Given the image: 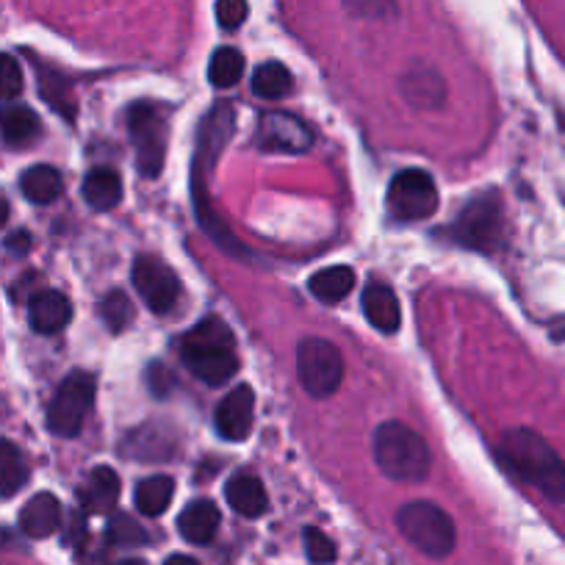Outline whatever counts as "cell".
<instances>
[{
    "mask_svg": "<svg viewBox=\"0 0 565 565\" xmlns=\"http://www.w3.org/2000/svg\"><path fill=\"white\" fill-rule=\"evenodd\" d=\"M502 458L513 475H519L548 502H565V460L541 433L530 427L508 430L502 438Z\"/></svg>",
    "mask_w": 565,
    "mask_h": 565,
    "instance_id": "cell-1",
    "label": "cell"
},
{
    "mask_svg": "<svg viewBox=\"0 0 565 565\" xmlns=\"http://www.w3.org/2000/svg\"><path fill=\"white\" fill-rule=\"evenodd\" d=\"M181 358L194 377L205 385H222L238 372L236 341L222 319L209 317L181 339Z\"/></svg>",
    "mask_w": 565,
    "mask_h": 565,
    "instance_id": "cell-2",
    "label": "cell"
},
{
    "mask_svg": "<svg viewBox=\"0 0 565 565\" xmlns=\"http://www.w3.org/2000/svg\"><path fill=\"white\" fill-rule=\"evenodd\" d=\"M374 463L394 482H422L433 469V452L405 422H383L372 438Z\"/></svg>",
    "mask_w": 565,
    "mask_h": 565,
    "instance_id": "cell-3",
    "label": "cell"
},
{
    "mask_svg": "<svg viewBox=\"0 0 565 565\" xmlns=\"http://www.w3.org/2000/svg\"><path fill=\"white\" fill-rule=\"evenodd\" d=\"M396 526L427 557H449L458 543L452 515L433 502H407L396 513Z\"/></svg>",
    "mask_w": 565,
    "mask_h": 565,
    "instance_id": "cell-4",
    "label": "cell"
},
{
    "mask_svg": "<svg viewBox=\"0 0 565 565\" xmlns=\"http://www.w3.org/2000/svg\"><path fill=\"white\" fill-rule=\"evenodd\" d=\"M128 134L136 148V167L141 178H159L167 159V114L156 103H136L128 111Z\"/></svg>",
    "mask_w": 565,
    "mask_h": 565,
    "instance_id": "cell-5",
    "label": "cell"
},
{
    "mask_svg": "<svg viewBox=\"0 0 565 565\" xmlns=\"http://www.w3.org/2000/svg\"><path fill=\"white\" fill-rule=\"evenodd\" d=\"M455 242L477 253H493L504 238L502 203L497 194H477L466 203L452 225Z\"/></svg>",
    "mask_w": 565,
    "mask_h": 565,
    "instance_id": "cell-6",
    "label": "cell"
},
{
    "mask_svg": "<svg viewBox=\"0 0 565 565\" xmlns=\"http://www.w3.org/2000/svg\"><path fill=\"white\" fill-rule=\"evenodd\" d=\"M297 377L313 399H328L344 380V358L328 339H306L297 347Z\"/></svg>",
    "mask_w": 565,
    "mask_h": 565,
    "instance_id": "cell-7",
    "label": "cell"
},
{
    "mask_svg": "<svg viewBox=\"0 0 565 565\" xmlns=\"http://www.w3.org/2000/svg\"><path fill=\"white\" fill-rule=\"evenodd\" d=\"M95 377L89 372H73L53 396L47 407V427L62 438H75L84 430V422L95 405Z\"/></svg>",
    "mask_w": 565,
    "mask_h": 565,
    "instance_id": "cell-8",
    "label": "cell"
},
{
    "mask_svg": "<svg viewBox=\"0 0 565 565\" xmlns=\"http://www.w3.org/2000/svg\"><path fill=\"white\" fill-rule=\"evenodd\" d=\"M388 211L402 222H418L430 220L438 211V186L430 178V172L424 170H402L388 183Z\"/></svg>",
    "mask_w": 565,
    "mask_h": 565,
    "instance_id": "cell-9",
    "label": "cell"
},
{
    "mask_svg": "<svg viewBox=\"0 0 565 565\" xmlns=\"http://www.w3.org/2000/svg\"><path fill=\"white\" fill-rule=\"evenodd\" d=\"M134 286L153 313H170L181 300V280L159 258L141 255L134 264Z\"/></svg>",
    "mask_w": 565,
    "mask_h": 565,
    "instance_id": "cell-10",
    "label": "cell"
},
{
    "mask_svg": "<svg viewBox=\"0 0 565 565\" xmlns=\"http://www.w3.org/2000/svg\"><path fill=\"white\" fill-rule=\"evenodd\" d=\"M258 141L269 153H306L313 145V134L295 114L266 111L258 122Z\"/></svg>",
    "mask_w": 565,
    "mask_h": 565,
    "instance_id": "cell-11",
    "label": "cell"
},
{
    "mask_svg": "<svg viewBox=\"0 0 565 565\" xmlns=\"http://www.w3.org/2000/svg\"><path fill=\"white\" fill-rule=\"evenodd\" d=\"M255 424V394L249 385H238L216 407V430L225 441H244Z\"/></svg>",
    "mask_w": 565,
    "mask_h": 565,
    "instance_id": "cell-12",
    "label": "cell"
},
{
    "mask_svg": "<svg viewBox=\"0 0 565 565\" xmlns=\"http://www.w3.org/2000/svg\"><path fill=\"white\" fill-rule=\"evenodd\" d=\"M29 319H31V328H34L36 333L42 335L62 333V330L70 324V319H73V306H70V300L62 295V291L56 289L40 291V295L31 297Z\"/></svg>",
    "mask_w": 565,
    "mask_h": 565,
    "instance_id": "cell-13",
    "label": "cell"
},
{
    "mask_svg": "<svg viewBox=\"0 0 565 565\" xmlns=\"http://www.w3.org/2000/svg\"><path fill=\"white\" fill-rule=\"evenodd\" d=\"M361 308H363V317H366L380 333L391 335L399 330L402 324L399 300H396L394 289H388L385 282H369L366 289H363Z\"/></svg>",
    "mask_w": 565,
    "mask_h": 565,
    "instance_id": "cell-14",
    "label": "cell"
},
{
    "mask_svg": "<svg viewBox=\"0 0 565 565\" xmlns=\"http://www.w3.org/2000/svg\"><path fill=\"white\" fill-rule=\"evenodd\" d=\"M399 92L413 108H438L447 95V86L433 67H411L402 75Z\"/></svg>",
    "mask_w": 565,
    "mask_h": 565,
    "instance_id": "cell-15",
    "label": "cell"
},
{
    "mask_svg": "<svg viewBox=\"0 0 565 565\" xmlns=\"http://www.w3.org/2000/svg\"><path fill=\"white\" fill-rule=\"evenodd\" d=\"M225 499L244 519H258V515H264L269 510V497H266L264 482L255 475H249V471H242V475L227 480Z\"/></svg>",
    "mask_w": 565,
    "mask_h": 565,
    "instance_id": "cell-16",
    "label": "cell"
},
{
    "mask_svg": "<svg viewBox=\"0 0 565 565\" xmlns=\"http://www.w3.org/2000/svg\"><path fill=\"white\" fill-rule=\"evenodd\" d=\"M62 526V502L53 493H36L20 510V530L29 537H51Z\"/></svg>",
    "mask_w": 565,
    "mask_h": 565,
    "instance_id": "cell-17",
    "label": "cell"
},
{
    "mask_svg": "<svg viewBox=\"0 0 565 565\" xmlns=\"http://www.w3.org/2000/svg\"><path fill=\"white\" fill-rule=\"evenodd\" d=\"M220 508L211 499H198V502L186 504V510L178 515V530H181V535L189 543L203 546V543L214 541L216 530H220Z\"/></svg>",
    "mask_w": 565,
    "mask_h": 565,
    "instance_id": "cell-18",
    "label": "cell"
},
{
    "mask_svg": "<svg viewBox=\"0 0 565 565\" xmlns=\"http://www.w3.org/2000/svg\"><path fill=\"white\" fill-rule=\"evenodd\" d=\"M81 499H84V508L95 515H106L108 510H114V504L119 499L117 471L111 466H97V469H92L89 482H86Z\"/></svg>",
    "mask_w": 565,
    "mask_h": 565,
    "instance_id": "cell-19",
    "label": "cell"
},
{
    "mask_svg": "<svg viewBox=\"0 0 565 565\" xmlns=\"http://www.w3.org/2000/svg\"><path fill=\"white\" fill-rule=\"evenodd\" d=\"M84 200L95 211H114L122 203V178L108 167H95L84 181Z\"/></svg>",
    "mask_w": 565,
    "mask_h": 565,
    "instance_id": "cell-20",
    "label": "cell"
},
{
    "mask_svg": "<svg viewBox=\"0 0 565 565\" xmlns=\"http://www.w3.org/2000/svg\"><path fill=\"white\" fill-rule=\"evenodd\" d=\"M20 189H23L25 200H31V203L47 205V203H56V200L62 198L64 178L56 167L40 164L23 172V178H20Z\"/></svg>",
    "mask_w": 565,
    "mask_h": 565,
    "instance_id": "cell-21",
    "label": "cell"
},
{
    "mask_svg": "<svg viewBox=\"0 0 565 565\" xmlns=\"http://www.w3.org/2000/svg\"><path fill=\"white\" fill-rule=\"evenodd\" d=\"M308 289L317 300L335 306V302L347 300L350 291L355 289V271L350 266H328V269H319L317 275L308 280Z\"/></svg>",
    "mask_w": 565,
    "mask_h": 565,
    "instance_id": "cell-22",
    "label": "cell"
},
{
    "mask_svg": "<svg viewBox=\"0 0 565 565\" xmlns=\"http://www.w3.org/2000/svg\"><path fill=\"white\" fill-rule=\"evenodd\" d=\"M42 122L29 106H7L0 111V136L12 148H25L40 136Z\"/></svg>",
    "mask_w": 565,
    "mask_h": 565,
    "instance_id": "cell-23",
    "label": "cell"
},
{
    "mask_svg": "<svg viewBox=\"0 0 565 565\" xmlns=\"http://www.w3.org/2000/svg\"><path fill=\"white\" fill-rule=\"evenodd\" d=\"M172 497H175V480H172V477H164V475L141 480L139 486H136V493H134L139 513L150 515V519L167 513V508L172 504Z\"/></svg>",
    "mask_w": 565,
    "mask_h": 565,
    "instance_id": "cell-24",
    "label": "cell"
},
{
    "mask_svg": "<svg viewBox=\"0 0 565 565\" xmlns=\"http://www.w3.org/2000/svg\"><path fill=\"white\" fill-rule=\"evenodd\" d=\"M36 75H40L42 100H45L53 111L64 114L67 119H75V95L70 81L51 67H36Z\"/></svg>",
    "mask_w": 565,
    "mask_h": 565,
    "instance_id": "cell-25",
    "label": "cell"
},
{
    "mask_svg": "<svg viewBox=\"0 0 565 565\" xmlns=\"http://www.w3.org/2000/svg\"><path fill=\"white\" fill-rule=\"evenodd\" d=\"M29 482V466L12 441L0 438V499H9Z\"/></svg>",
    "mask_w": 565,
    "mask_h": 565,
    "instance_id": "cell-26",
    "label": "cell"
},
{
    "mask_svg": "<svg viewBox=\"0 0 565 565\" xmlns=\"http://www.w3.org/2000/svg\"><path fill=\"white\" fill-rule=\"evenodd\" d=\"M291 84H295V78H291L289 67L280 62L260 64L253 75V92L264 100H280V97L289 95Z\"/></svg>",
    "mask_w": 565,
    "mask_h": 565,
    "instance_id": "cell-27",
    "label": "cell"
},
{
    "mask_svg": "<svg viewBox=\"0 0 565 565\" xmlns=\"http://www.w3.org/2000/svg\"><path fill=\"white\" fill-rule=\"evenodd\" d=\"M244 73V56L236 47H220L209 62V81L216 89H231Z\"/></svg>",
    "mask_w": 565,
    "mask_h": 565,
    "instance_id": "cell-28",
    "label": "cell"
},
{
    "mask_svg": "<svg viewBox=\"0 0 565 565\" xmlns=\"http://www.w3.org/2000/svg\"><path fill=\"white\" fill-rule=\"evenodd\" d=\"M100 317L103 322L111 328V333H122L130 322H134V306H130L125 291H108L106 300L100 302Z\"/></svg>",
    "mask_w": 565,
    "mask_h": 565,
    "instance_id": "cell-29",
    "label": "cell"
},
{
    "mask_svg": "<svg viewBox=\"0 0 565 565\" xmlns=\"http://www.w3.org/2000/svg\"><path fill=\"white\" fill-rule=\"evenodd\" d=\"M108 541L117 546H141V543H148V532L141 530L130 515H114L108 521Z\"/></svg>",
    "mask_w": 565,
    "mask_h": 565,
    "instance_id": "cell-30",
    "label": "cell"
},
{
    "mask_svg": "<svg viewBox=\"0 0 565 565\" xmlns=\"http://www.w3.org/2000/svg\"><path fill=\"white\" fill-rule=\"evenodd\" d=\"M347 12L358 20H394L396 0H341Z\"/></svg>",
    "mask_w": 565,
    "mask_h": 565,
    "instance_id": "cell-31",
    "label": "cell"
},
{
    "mask_svg": "<svg viewBox=\"0 0 565 565\" xmlns=\"http://www.w3.org/2000/svg\"><path fill=\"white\" fill-rule=\"evenodd\" d=\"M23 92V67L14 56L0 53V100H12Z\"/></svg>",
    "mask_w": 565,
    "mask_h": 565,
    "instance_id": "cell-32",
    "label": "cell"
},
{
    "mask_svg": "<svg viewBox=\"0 0 565 565\" xmlns=\"http://www.w3.org/2000/svg\"><path fill=\"white\" fill-rule=\"evenodd\" d=\"M306 552H308V557L313 559V563L317 565H330V563H335V543H333V537H328L324 535L322 530H317V526H308L306 530Z\"/></svg>",
    "mask_w": 565,
    "mask_h": 565,
    "instance_id": "cell-33",
    "label": "cell"
},
{
    "mask_svg": "<svg viewBox=\"0 0 565 565\" xmlns=\"http://www.w3.org/2000/svg\"><path fill=\"white\" fill-rule=\"evenodd\" d=\"M249 14L247 0H216V20L225 31H236Z\"/></svg>",
    "mask_w": 565,
    "mask_h": 565,
    "instance_id": "cell-34",
    "label": "cell"
},
{
    "mask_svg": "<svg viewBox=\"0 0 565 565\" xmlns=\"http://www.w3.org/2000/svg\"><path fill=\"white\" fill-rule=\"evenodd\" d=\"M7 247L12 249V253H20V255H25L31 249V236L25 231H20V233H14V236H9L7 238Z\"/></svg>",
    "mask_w": 565,
    "mask_h": 565,
    "instance_id": "cell-35",
    "label": "cell"
},
{
    "mask_svg": "<svg viewBox=\"0 0 565 565\" xmlns=\"http://www.w3.org/2000/svg\"><path fill=\"white\" fill-rule=\"evenodd\" d=\"M164 565H200V563L194 557H189V554H172V557H167Z\"/></svg>",
    "mask_w": 565,
    "mask_h": 565,
    "instance_id": "cell-36",
    "label": "cell"
},
{
    "mask_svg": "<svg viewBox=\"0 0 565 565\" xmlns=\"http://www.w3.org/2000/svg\"><path fill=\"white\" fill-rule=\"evenodd\" d=\"M7 222H9V200L0 194V227L7 225Z\"/></svg>",
    "mask_w": 565,
    "mask_h": 565,
    "instance_id": "cell-37",
    "label": "cell"
},
{
    "mask_svg": "<svg viewBox=\"0 0 565 565\" xmlns=\"http://www.w3.org/2000/svg\"><path fill=\"white\" fill-rule=\"evenodd\" d=\"M117 565H148V563H145V559H139V557H128V559H119Z\"/></svg>",
    "mask_w": 565,
    "mask_h": 565,
    "instance_id": "cell-38",
    "label": "cell"
}]
</instances>
